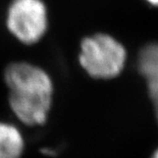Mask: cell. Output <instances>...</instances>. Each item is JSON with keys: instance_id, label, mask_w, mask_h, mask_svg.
Wrapping results in <instances>:
<instances>
[{"instance_id": "1", "label": "cell", "mask_w": 158, "mask_h": 158, "mask_svg": "<svg viewBox=\"0 0 158 158\" xmlns=\"http://www.w3.org/2000/svg\"><path fill=\"white\" fill-rule=\"evenodd\" d=\"M8 104L19 121L27 125L44 124L51 109L53 82L44 69L27 62H15L5 68Z\"/></svg>"}, {"instance_id": "2", "label": "cell", "mask_w": 158, "mask_h": 158, "mask_svg": "<svg viewBox=\"0 0 158 158\" xmlns=\"http://www.w3.org/2000/svg\"><path fill=\"white\" fill-rule=\"evenodd\" d=\"M126 61V48L111 35L95 33L81 41L80 65L93 78L111 79L118 76Z\"/></svg>"}, {"instance_id": "3", "label": "cell", "mask_w": 158, "mask_h": 158, "mask_svg": "<svg viewBox=\"0 0 158 158\" xmlns=\"http://www.w3.org/2000/svg\"><path fill=\"white\" fill-rule=\"evenodd\" d=\"M6 27L23 44L39 42L48 29V11L44 1L12 0L6 12Z\"/></svg>"}, {"instance_id": "4", "label": "cell", "mask_w": 158, "mask_h": 158, "mask_svg": "<svg viewBox=\"0 0 158 158\" xmlns=\"http://www.w3.org/2000/svg\"><path fill=\"white\" fill-rule=\"evenodd\" d=\"M138 68L147 82L148 93L158 122V42L147 44L141 49Z\"/></svg>"}, {"instance_id": "5", "label": "cell", "mask_w": 158, "mask_h": 158, "mask_svg": "<svg viewBox=\"0 0 158 158\" xmlns=\"http://www.w3.org/2000/svg\"><path fill=\"white\" fill-rule=\"evenodd\" d=\"M25 142L13 124L0 122V158H21Z\"/></svg>"}, {"instance_id": "6", "label": "cell", "mask_w": 158, "mask_h": 158, "mask_svg": "<svg viewBox=\"0 0 158 158\" xmlns=\"http://www.w3.org/2000/svg\"><path fill=\"white\" fill-rule=\"evenodd\" d=\"M147 1L154 6H158V0H147Z\"/></svg>"}, {"instance_id": "7", "label": "cell", "mask_w": 158, "mask_h": 158, "mask_svg": "<svg viewBox=\"0 0 158 158\" xmlns=\"http://www.w3.org/2000/svg\"><path fill=\"white\" fill-rule=\"evenodd\" d=\"M152 158H158V149L155 151V152L153 153V155H152Z\"/></svg>"}]
</instances>
